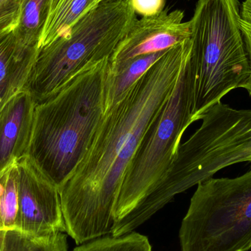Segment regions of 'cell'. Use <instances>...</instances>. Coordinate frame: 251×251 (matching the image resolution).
<instances>
[{"mask_svg": "<svg viewBox=\"0 0 251 251\" xmlns=\"http://www.w3.org/2000/svg\"><path fill=\"white\" fill-rule=\"evenodd\" d=\"M191 50V38L168 50L106 111L86 154L59 189L66 233L77 246L112 235L126 171L171 97Z\"/></svg>", "mask_w": 251, "mask_h": 251, "instance_id": "obj_1", "label": "cell"}, {"mask_svg": "<svg viewBox=\"0 0 251 251\" xmlns=\"http://www.w3.org/2000/svg\"><path fill=\"white\" fill-rule=\"evenodd\" d=\"M110 58L88 66L35 104L26 156L60 188L86 154L106 111Z\"/></svg>", "mask_w": 251, "mask_h": 251, "instance_id": "obj_2", "label": "cell"}, {"mask_svg": "<svg viewBox=\"0 0 251 251\" xmlns=\"http://www.w3.org/2000/svg\"><path fill=\"white\" fill-rule=\"evenodd\" d=\"M237 0H199L191 20L193 119L243 88L251 63Z\"/></svg>", "mask_w": 251, "mask_h": 251, "instance_id": "obj_3", "label": "cell"}, {"mask_svg": "<svg viewBox=\"0 0 251 251\" xmlns=\"http://www.w3.org/2000/svg\"><path fill=\"white\" fill-rule=\"evenodd\" d=\"M137 20L130 0H101L63 36L38 49L26 90L36 104L88 66L110 58Z\"/></svg>", "mask_w": 251, "mask_h": 251, "instance_id": "obj_4", "label": "cell"}, {"mask_svg": "<svg viewBox=\"0 0 251 251\" xmlns=\"http://www.w3.org/2000/svg\"><path fill=\"white\" fill-rule=\"evenodd\" d=\"M193 119V75L190 58L169 100L143 137L126 171L115 204L116 234L169 169Z\"/></svg>", "mask_w": 251, "mask_h": 251, "instance_id": "obj_5", "label": "cell"}, {"mask_svg": "<svg viewBox=\"0 0 251 251\" xmlns=\"http://www.w3.org/2000/svg\"><path fill=\"white\" fill-rule=\"evenodd\" d=\"M181 251L251 249V169L197 184L179 230Z\"/></svg>", "mask_w": 251, "mask_h": 251, "instance_id": "obj_6", "label": "cell"}, {"mask_svg": "<svg viewBox=\"0 0 251 251\" xmlns=\"http://www.w3.org/2000/svg\"><path fill=\"white\" fill-rule=\"evenodd\" d=\"M201 121L176 156L180 174L193 187L224 168L251 162V110H237L221 101Z\"/></svg>", "mask_w": 251, "mask_h": 251, "instance_id": "obj_7", "label": "cell"}, {"mask_svg": "<svg viewBox=\"0 0 251 251\" xmlns=\"http://www.w3.org/2000/svg\"><path fill=\"white\" fill-rule=\"evenodd\" d=\"M19 171V210L16 228L35 236L66 233L60 193L28 157L16 162Z\"/></svg>", "mask_w": 251, "mask_h": 251, "instance_id": "obj_8", "label": "cell"}, {"mask_svg": "<svg viewBox=\"0 0 251 251\" xmlns=\"http://www.w3.org/2000/svg\"><path fill=\"white\" fill-rule=\"evenodd\" d=\"M183 19L184 13L179 10L137 19L110 57V70L139 56L165 51L190 39L191 22Z\"/></svg>", "mask_w": 251, "mask_h": 251, "instance_id": "obj_9", "label": "cell"}, {"mask_svg": "<svg viewBox=\"0 0 251 251\" xmlns=\"http://www.w3.org/2000/svg\"><path fill=\"white\" fill-rule=\"evenodd\" d=\"M35 104L29 91L22 90L0 113V172L26 156Z\"/></svg>", "mask_w": 251, "mask_h": 251, "instance_id": "obj_10", "label": "cell"}, {"mask_svg": "<svg viewBox=\"0 0 251 251\" xmlns=\"http://www.w3.org/2000/svg\"><path fill=\"white\" fill-rule=\"evenodd\" d=\"M38 50L19 46L15 30L0 36V113L16 94L26 89Z\"/></svg>", "mask_w": 251, "mask_h": 251, "instance_id": "obj_11", "label": "cell"}, {"mask_svg": "<svg viewBox=\"0 0 251 251\" xmlns=\"http://www.w3.org/2000/svg\"><path fill=\"white\" fill-rule=\"evenodd\" d=\"M101 0H51L38 49L63 36Z\"/></svg>", "mask_w": 251, "mask_h": 251, "instance_id": "obj_12", "label": "cell"}, {"mask_svg": "<svg viewBox=\"0 0 251 251\" xmlns=\"http://www.w3.org/2000/svg\"><path fill=\"white\" fill-rule=\"evenodd\" d=\"M168 50L139 56L119 66L116 70H110L106 98V111L116 104L126 91L134 85Z\"/></svg>", "mask_w": 251, "mask_h": 251, "instance_id": "obj_13", "label": "cell"}, {"mask_svg": "<svg viewBox=\"0 0 251 251\" xmlns=\"http://www.w3.org/2000/svg\"><path fill=\"white\" fill-rule=\"evenodd\" d=\"M0 251H69L67 235L35 236L18 228L0 229Z\"/></svg>", "mask_w": 251, "mask_h": 251, "instance_id": "obj_14", "label": "cell"}, {"mask_svg": "<svg viewBox=\"0 0 251 251\" xmlns=\"http://www.w3.org/2000/svg\"><path fill=\"white\" fill-rule=\"evenodd\" d=\"M50 2L51 0H22L20 19L15 29L19 46L38 49L48 17Z\"/></svg>", "mask_w": 251, "mask_h": 251, "instance_id": "obj_15", "label": "cell"}, {"mask_svg": "<svg viewBox=\"0 0 251 251\" xmlns=\"http://www.w3.org/2000/svg\"><path fill=\"white\" fill-rule=\"evenodd\" d=\"M19 210L17 164L0 172V229L16 228Z\"/></svg>", "mask_w": 251, "mask_h": 251, "instance_id": "obj_16", "label": "cell"}, {"mask_svg": "<svg viewBox=\"0 0 251 251\" xmlns=\"http://www.w3.org/2000/svg\"><path fill=\"white\" fill-rule=\"evenodd\" d=\"M73 251H152L149 238L132 231L125 235H107L79 245Z\"/></svg>", "mask_w": 251, "mask_h": 251, "instance_id": "obj_17", "label": "cell"}, {"mask_svg": "<svg viewBox=\"0 0 251 251\" xmlns=\"http://www.w3.org/2000/svg\"><path fill=\"white\" fill-rule=\"evenodd\" d=\"M22 0H0V36L15 30L19 25Z\"/></svg>", "mask_w": 251, "mask_h": 251, "instance_id": "obj_18", "label": "cell"}, {"mask_svg": "<svg viewBox=\"0 0 251 251\" xmlns=\"http://www.w3.org/2000/svg\"><path fill=\"white\" fill-rule=\"evenodd\" d=\"M240 25L244 35L251 63L250 76L246 84L243 85V88L246 89L251 97V0H245L243 1L240 10Z\"/></svg>", "mask_w": 251, "mask_h": 251, "instance_id": "obj_19", "label": "cell"}, {"mask_svg": "<svg viewBox=\"0 0 251 251\" xmlns=\"http://www.w3.org/2000/svg\"><path fill=\"white\" fill-rule=\"evenodd\" d=\"M130 2L135 13L147 17L163 11L165 0H130Z\"/></svg>", "mask_w": 251, "mask_h": 251, "instance_id": "obj_20", "label": "cell"}]
</instances>
